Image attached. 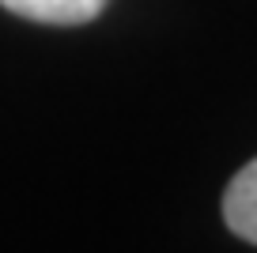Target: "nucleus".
<instances>
[{"mask_svg":"<svg viewBox=\"0 0 257 253\" xmlns=\"http://www.w3.org/2000/svg\"><path fill=\"white\" fill-rule=\"evenodd\" d=\"M223 219L238 238L257 245V159L242 166L223 193Z\"/></svg>","mask_w":257,"mask_h":253,"instance_id":"f257e3e1","label":"nucleus"},{"mask_svg":"<svg viewBox=\"0 0 257 253\" xmlns=\"http://www.w3.org/2000/svg\"><path fill=\"white\" fill-rule=\"evenodd\" d=\"M8 12L34 23H57V27H72V23H91L98 12L106 8V0H0Z\"/></svg>","mask_w":257,"mask_h":253,"instance_id":"f03ea898","label":"nucleus"}]
</instances>
